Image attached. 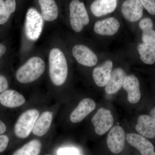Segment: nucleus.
Here are the masks:
<instances>
[{
  "label": "nucleus",
  "mask_w": 155,
  "mask_h": 155,
  "mask_svg": "<svg viewBox=\"0 0 155 155\" xmlns=\"http://www.w3.org/2000/svg\"><path fill=\"white\" fill-rule=\"evenodd\" d=\"M25 102L24 97L14 90L8 89L0 94V105L5 107L17 108Z\"/></svg>",
  "instance_id": "dca6fc26"
},
{
  "label": "nucleus",
  "mask_w": 155,
  "mask_h": 155,
  "mask_svg": "<svg viewBox=\"0 0 155 155\" xmlns=\"http://www.w3.org/2000/svg\"><path fill=\"white\" fill-rule=\"evenodd\" d=\"M58 155H78L79 151L75 147H63L58 150Z\"/></svg>",
  "instance_id": "a878e982"
},
{
  "label": "nucleus",
  "mask_w": 155,
  "mask_h": 155,
  "mask_svg": "<svg viewBox=\"0 0 155 155\" xmlns=\"http://www.w3.org/2000/svg\"><path fill=\"white\" fill-rule=\"evenodd\" d=\"M70 25L73 30L80 32L90 22L89 17L84 4L79 0H73L69 5Z\"/></svg>",
  "instance_id": "20e7f679"
},
{
  "label": "nucleus",
  "mask_w": 155,
  "mask_h": 155,
  "mask_svg": "<svg viewBox=\"0 0 155 155\" xmlns=\"http://www.w3.org/2000/svg\"><path fill=\"white\" fill-rule=\"evenodd\" d=\"M41 148V142L38 140H33L17 150L13 155H39Z\"/></svg>",
  "instance_id": "5701e85b"
},
{
  "label": "nucleus",
  "mask_w": 155,
  "mask_h": 155,
  "mask_svg": "<svg viewBox=\"0 0 155 155\" xmlns=\"http://www.w3.org/2000/svg\"><path fill=\"white\" fill-rule=\"evenodd\" d=\"M125 134L121 126L116 125L112 127L107 138V146L113 153L118 154L123 151L125 146Z\"/></svg>",
  "instance_id": "0eeeda50"
},
{
  "label": "nucleus",
  "mask_w": 155,
  "mask_h": 155,
  "mask_svg": "<svg viewBox=\"0 0 155 155\" xmlns=\"http://www.w3.org/2000/svg\"><path fill=\"white\" fill-rule=\"evenodd\" d=\"M9 142V138L6 134L0 135V153H2L5 150Z\"/></svg>",
  "instance_id": "cd10ccee"
},
{
  "label": "nucleus",
  "mask_w": 155,
  "mask_h": 155,
  "mask_svg": "<svg viewBox=\"0 0 155 155\" xmlns=\"http://www.w3.org/2000/svg\"><path fill=\"white\" fill-rule=\"evenodd\" d=\"M113 63L110 60L106 61L95 68L93 71V78L96 85L100 87L106 86L113 71Z\"/></svg>",
  "instance_id": "4468645a"
},
{
  "label": "nucleus",
  "mask_w": 155,
  "mask_h": 155,
  "mask_svg": "<svg viewBox=\"0 0 155 155\" xmlns=\"http://www.w3.org/2000/svg\"><path fill=\"white\" fill-rule=\"evenodd\" d=\"M139 25L142 31V40L143 42L155 44V30L153 29L152 20L145 17L140 21Z\"/></svg>",
  "instance_id": "4be33fe9"
},
{
  "label": "nucleus",
  "mask_w": 155,
  "mask_h": 155,
  "mask_svg": "<svg viewBox=\"0 0 155 155\" xmlns=\"http://www.w3.org/2000/svg\"><path fill=\"white\" fill-rule=\"evenodd\" d=\"M135 129L145 138H155V119L148 115H140L137 119Z\"/></svg>",
  "instance_id": "2eb2a0df"
},
{
  "label": "nucleus",
  "mask_w": 155,
  "mask_h": 155,
  "mask_svg": "<svg viewBox=\"0 0 155 155\" xmlns=\"http://www.w3.org/2000/svg\"><path fill=\"white\" fill-rule=\"evenodd\" d=\"M50 78L53 84L61 86L67 79L68 73L67 59L64 53L59 49L51 50L49 56Z\"/></svg>",
  "instance_id": "f257e3e1"
},
{
  "label": "nucleus",
  "mask_w": 155,
  "mask_h": 155,
  "mask_svg": "<svg viewBox=\"0 0 155 155\" xmlns=\"http://www.w3.org/2000/svg\"><path fill=\"white\" fill-rule=\"evenodd\" d=\"M39 116V112L36 109H30L22 113L14 125L15 135L19 138L28 137L32 131L36 120Z\"/></svg>",
  "instance_id": "7ed1b4c3"
},
{
  "label": "nucleus",
  "mask_w": 155,
  "mask_h": 155,
  "mask_svg": "<svg viewBox=\"0 0 155 155\" xmlns=\"http://www.w3.org/2000/svg\"><path fill=\"white\" fill-rule=\"evenodd\" d=\"M143 7L139 0H125L122 4L123 17L130 22L138 21L143 14Z\"/></svg>",
  "instance_id": "1a4fd4ad"
},
{
  "label": "nucleus",
  "mask_w": 155,
  "mask_h": 155,
  "mask_svg": "<svg viewBox=\"0 0 155 155\" xmlns=\"http://www.w3.org/2000/svg\"><path fill=\"white\" fill-rule=\"evenodd\" d=\"M96 106L95 102L92 99L87 98L81 100L71 113L70 121L74 123L81 122L95 109Z\"/></svg>",
  "instance_id": "ddd939ff"
},
{
  "label": "nucleus",
  "mask_w": 155,
  "mask_h": 155,
  "mask_svg": "<svg viewBox=\"0 0 155 155\" xmlns=\"http://www.w3.org/2000/svg\"><path fill=\"white\" fill-rule=\"evenodd\" d=\"M44 60L38 57L30 58L16 72V79L21 83H29L38 79L45 70Z\"/></svg>",
  "instance_id": "f03ea898"
},
{
  "label": "nucleus",
  "mask_w": 155,
  "mask_h": 155,
  "mask_svg": "<svg viewBox=\"0 0 155 155\" xmlns=\"http://www.w3.org/2000/svg\"><path fill=\"white\" fill-rule=\"evenodd\" d=\"M120 26L118 19L114 17H109L97 21L94 25V31L103 36H112L118 32Z\"/></svg>",
  "instance_id": "9b49d317"
},
{
  "label": "nucleus",
  "mask_w": 155,
  "mask_h": 155,
  "mask_svg": "<svg viewBox=\"0 0 155 155\" xmlns=\"http://www.w3.org/2000/svg\"><path fill=\"white\" fill-rule=\"evenodd\" d=\"M117 4L118 0H94L91 5V10L94 16L101 17L114 12Z\"/></svg>",
  "instance_id": "a211bd4d"
},
{
  "label": "nucleus",
  "mask_w": 155,
  "mask_h": 155,
  "mask_svg": "<svg viewBox=\"0 0 155 155\" xmlns=\"http://www.w3.org/2000/svg\"><path fill=\"white\" fill-rule=\"evenodd\" d=\"M11 17L6 11L5 3L3 0H0V25H3L7 22Z\"/></svg>",
  "instance_id": "b1692460"
},
{
  "label": "nucleus",
  "mask_w": 155,
  "mask_h": 155,
  "mask_svg": "<svg viewBox=\"0 0 155 155\" xmlns=\"http://www.w3.org/2000/svg\"><path fill=\"white\" fill-rule=\"evenodd\" d=\"M78 155H81V154H78Z\"/></svg>",
  "instance_id": "473e14b6"
},
{
  "label": "nucleus",
  "mask_w": 155,
  "mask_h": 155,
  "mask_svg": "<svg viewBox=\"0 0 155 155\" xmlns=\"http://www.w3.org/2000/svg\"><path fill=\"white\" fill-rule=\"evenodd\" d=\"M6 11L9 15L13 14L16 10V0H6L5 2Z\"/></svg>",
  "instance_id": "bb28decb"
},
{
  "label": "nucleus",
  "mask_w": 155,
  "mask_h": 155,
  "mask_svg": "<svg viewBox=\"0 0 155 155\" xmlns=\"http://www.w3.org/2000/svg\"><path fill=\"white\" fill-rule=\"evenodd\" d=\"M38 2L44 19L51 22L57 19L58 16V8L54 0H38Z\"/></svg>",
  "instance_id": "aec40b11"
},
{
  "label": "nucleus",
  "mask_w": 155,
  "mask_h": 155,
  "mask_svg": "<svg viewBox=\"0 0 155 155\" xmlns=\"http://www.w3.org/2000/svg\"></svg>",
  "instance_id": "72a5a7b5"
},
{
  "label": "nucleus",
  "mask_w": 155,
  "mask_h": 155,
  "mask_svg": "<svg viewBox=\"0 0 155 155\" xmlns=\"http://www.w3.org/2000/svg\"><path fill=\"white\" fill-rule=\"evenodd\" d=\"M146 10L151 15H155V0H139Z\"/></svg>",
  "instance_id": "393cba45"
},
{
  "label": "nucleus",
  "mask_w": 155,
  "mask_h": 155,
  "mask_svg": "<svg viewBox=\"0 0 155 155\" xmlns=\"http://www.w3.org/2000/svg\"><path fill=\"white\" fill-rule=\"evenodd\" d=\"M126 139L141 155H155L153 145L144 137L135 133H129L126 135Z\"/></svg>",
  "instance_id": "9d476101"
},
{
  "label": "nucleus",
  "mask_w": 155,
  "mask_h": 155,
  "mask_svg": "<svg viewBox=\"0 0 155 155\" xmlns=\"http://www.w3.org/2000/svg\"><path fill=\"white\" fill-rule=\"evenodd\" d=\"M9 87V82L8 79L5 75L0 74V94Z\"/></svg>",
  "instance_id": "c85d7f7f"
},
{
  "label": "nucleus",
  "mask_w": 155,
  "mask_h": 155,
  "mask_svg": "<svg viewBox=\"0 0 155 155\" xmlns=\"http://www.w3.org/2000/svg\"><path fill=\"white\" fill-rule=\"evenodd\" d=\"M114 118L110 110L101 107L93 116L91 122L94 127L95 132L102 136L111 129L114 123Z\"/></svg>",
  "instance_id": "423d86ee"
},
{
  "label": "nucleus",
  "mask_w": 155,
  "mask_h": 155,
  "mask_svg": "<svg viewBox=\"0 0 155 155\" xmlns=\"http://www.w3.org/2000/svg\"><path fill=\"white\" fill-rule=\"evenodd\" d=\"M122 87L127 92V100L129 103L135 104L139 101L141 97V92L139 81L135 75H126Z\"/></svg>",
  "instance_id": "f8f14e48"
},
{
  "label": "nucleus",
  "mask_w": 155,
  "mask_h": 155,
  "mask_svg": "<svg viewBox=\"0 0 155 155\" xmlns=\"http://www.w3.org/2000/svg\"><path fill=\"white\" fill-rule=\"evenodd\" d=\"M72 54L78 63L87 67L95 66L97 62V57L95 54L86 46L75 45L73 47Z\"/></svg>",
  "instance_id": "6e6552de"
},
{
  "label": "nucleus",
  "mask_w": 155,
  "mask_h": 155,
  "mask_svg": "<svg viewBox=\"0 0 155 155\" xmlns=\"http://www.w3.org/2000/svg\"><path fill=\"white\" fill-rule=\"evenodd\" d=\"M53 117V112L45 111L39 116L32 130L34 135L42 137L45 135L49 130Z\"/></svg>",
  "instance_id": "6ab92c4d"
},
{
  "label": "nucleus",
  "mask_w": 155,
  "mask_h": 155,
  "mask_svg": "<svg viewBox=\"0 0 155 155\" xmlns=\"http://www.w3.org/2000/svg\"><path fill=\"white\" fill-rule=\"evenodd\" d=\"M140 60L144 64L152 65L155 62V44L143 42L137 46Z\"/></svg>",
  "instance_id": "412c9836"
},
{
  "label": "nucleus",
  "mask_w": 155,
  "mask_h": 155,
  "mask_svg": "<svg viewBox=\"0 0 155 155\" xmlns=\"http://www.w3.org/2000/svg\"><path fill=\"white\" fill-rule=\"evenodd\" d=\"M6 51H7V49L5 46L3 44L0 43V60L1 58L5 54Z\"/></svg>",
  "instance_id": "7c9ffc66"
},
{
  "label": "nucleus",
  "mask_w": 155,
  "mask_h": 155,
  "mask_svg": "<svg viewBox=\"0 0 155 155\" xmlns=\"http://www.w3.org/2000/svg\"><path fill=\"white\" fill-rule=\"evenodd\" d=\"M126 76V73L122 68H117L113 70L105 89L106 93L114 94L118 92L122 87Z\"/></svg>",
  "instance_id": "f3484780"
},
{
  "label": "nucleus",
  "mask_w": 155,
  "mask_h": 155,
  "mask_svg": "<svg viewBox=\"0 0 155 155\" xmlns=\"http://www.w3.org/2000/svg\"><path fill=\"white\" fill-rule=\"evenodd\" d=\"M150 114V116L155 119V107L151 110Z\"/></svg>",
  "instance_id": "2f4dec72"
},
{
  "label": "nucleus",
  "mask_w": 155,
  "mask_h": 155,
  "mask_svg": "<svg viewBox=\"0 0 155 155\" xmlns=\"http://www.w3.org/2000/svg\"><path fill=\"white\" fill-rule=\"evenodd\" d=\"M42 15L34 8H30L26 14L25 23V35L32 41L37 40L41 35L44 25Z\"/></svg>",
  "instance_id": "39448f33"
},
{
  "label": "nucleus",
  "mask_w": 155,
  "mask_h": 155,
  "mask_svg": "<svg viewBox=\"0 0 155 155\" xmlns=\"http://www.w3.org/2000/svg\"><path fill=\"white\" fill-rule=\"evenodd\" d=\"M7 130V126L6 123L0 119V135L4 134Z\"/></svg>",
  "instance_id": "c756f323"
}]
</instances>
